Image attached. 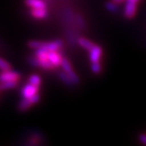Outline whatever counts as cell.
Returning a JSON list of instances; mask_svg holds the SVG:
<instances>
[{"instance_id":"obj_4","label":"cell","mask_w":146,"mask_h":146,"mask_svg":"<svg viewBox=\"0 0 146 146\" xmlns=\"http://www.w3.org/2000/svg\"><path fill=\"white\" fill-rule=\"evenodd\" d=\"M39 87L33 85L31 84H27L23 86V88L21 89V95L23 97V98H29L32 96H33L34 94H37Z\"/></svg>"},{"instance_id":"obj_2","label":"cell","mask_w":146,"mask_h":146,"mask_svg":"<svg viewBox=\"0 0 146 146\" xmlns=\"http://www.w3.org/2000/svg\"><path fill=\"white\" fill-rule=\"evenodd\" d=\"M60 66H62V68L63 69V72L69 76V78L71 79V80L72 81L74 85H76V84H78L80 83V79L77 76V75L72 70V65H71L70 62L68 61L67 58H62Z\"/></svg>"},{"instance_id":"obj_8","label":"cell","mask_w":146,"mask_h":146,"mask_svg":"<svg viewBox=\"0 0 146 146\" xmlns=\"http://www.w3.org/2000/svg\"><path fill=\"white\" fill-rule=\"evenodd\" d=\"M62 58L63 57L61 56V54L58 52L57 50L49 51L48 53V60L52 64L54 68H57L58 66H60Z\"/></svg>"},{"instance_id":"obj_10","label":"cell","mask_w":146,"mask_h":146,"mask_svg":"<svg viewBox=\"0 0 146 146\" xmlns=\"http://www.w3.org/2000/svg\"><path fill=\"white\" fill-rule=\"evenodd\" d=\"M42 140H44V136L42 133H40L39 131H35L33 132L31 134V136H29L28 142L26 143V145H38L40 144V142Z\"/></svg>"},{"instance_id":"obj_1","label":"cell","mask_w":146,"mask_h":146,"mask_svg":"<svg viewBox=\"0 0 146 146\" xmlns=\"http://www.w3.org/2000/svg\"><path fill=\"white\" fill-rule=\"evenodd\" d=\"M41 99V97L38 94H34L29 98H23L19 104L17 106V110L20 112H25L26 110L29 109L33 105H34L36 102H38Z\"/></svg>"},{"instance_id":"obj_20","label":"cell","mask_w":146,"mask_h":146,"mask_svg":"<svg viewBox=\"0 0 146 146\" xmlns=\"http://www.w3.org/2000/svg\"><path fill=\"white\" fill-rule=\"evenodd\" d=\"M43 44V42H40V41H29L28 42V46L31 49H34V50H36V49H39L41 48Z\"/></svg>"},{"instance_id":"obj_5","label":"cell","mask_w":146,"mask_h":146,"mask_svg":"<svg viewBox=\"0 0 146 146\" xmlns=\"http://www.w3.org/2000/svg\"><path fill=\"white\" fill-rule=\"evenodd\" d=\"M63 46V42L60 39H56L54 41L50 42H43L42 46V49H44L47 51H54V50H58L60 48Z\"/></svg>"},{"instance_id":"obj_9","label":"cell","mask_w":146,"mask_h":146,"mask_svg":"<svg viewBox=\"0 0 146 146\" xmlns=\"http://www.w3.org/2000/svg\"><path fill=\"white\" fill-rule=\"evenodd\" d=\"M29 13L33 18L38 19V20L45 19L48 16L46 7V8H31V10L29 11Z\"/></svg>"},{"instance_id":"obj_7","label":"cell","mask_w":146,"mask_h":146,"mask_svg":"<svg viewBox=\"0 0 146 146\" xmlns=\"http://www.w3.org/2000/svg\"><path fill=\"white\" fill-rule=\"evenodd\" d=\"M127 3L125 5V8H124V16L125 18L130 20L132 19L136 12V3L134 2H131V1H126Z\"/></svg>"},{"instance_id":"obj_25","label":"cell","mask_w":146,"mask_h":146,"mask_svg":"<svg viewBox=\"0 0 146 146\" xmlns=\"http://www.w3.org/2000/svg\"><path fill=\"white\" fill-rule=\"evenodd\" d=\"M43 1H44V2H45V1H46V2H49L50 0H43Z\"/></svg>"},{"instance_id":"obj_16","label":"cell","mask_w":146,"mask_h":146,"mask_svg":"<svg viewBox=\"0 0 146 146\" xmlns=\"http://www.w3.org/2000/svg\"><path fill=\"white\" fill-rule=\"evenodd\" d=\"M75 19H76V22L79 28L80 29H82V30H85L86 29V25H85V21H84V18L83 17V16L80 15V13L76 14Z\"/></svg>"},{"instance_id":"obj_11","label":"cell","mask_w":146,"mask_h":146,"mask_svg":"<svg viewBox=\"0 0 146 146\" xmlns=\"http://www.w3.org/2000/svg\"><path fill=\"white\" fill-rule=\"evenodd\" d=\"M25 3L31 8H46V3L43 0H25Z\"/></svg>"},{"instance_id":"obj_13","label":"cell","mask_w":146,"mask_h":146,"mask_svg":"<svg viewBox=\"0 0 146 146\" xmlns=\"http://www.w3.org/2000/svg\"><path fill=\"white\" fill-rule=\"evenodd\" d=\"M18 82H19V80H11V81L0 82V91L14 89L18 85Z\"/></svg>"},{"instance_id":"obj_14","label":"cell","mask_w":146,"mask_h":146,"mask_svg":"<svg viewBox=\"0 0 146 146\" xmlns=\"http://www.w3.org/2000/svg\"><path fill=\"white\" fill-rule=\"evenodd\" d=\"M48 53H49V51H47L44 49H42V48H39V49L36 50L35 55L39 60L46 61V60H48Z\"/></svg>"},{"instance_id":"obj_6","label":"cell","mask_w":146,"mask_h":146,"mask_svg":"<svg viewBox=\"0 0 146 146\" xmlns=\"http://www.w3.org/2000/svg\"><path fill=\"white\" fill-rule=\"evenodd\" d=\"M89 59L92 63H98L100 62V58L102 54V48L98 46L94 45V46L89 50Z\"/></svg>"},{"instance_id":"obj_15","label":"cell","mask_w":146,"mask_h":146,"mask_svg":"<svg viewBox=\"0 0 146 146\" xmlns=\"http://www.w3.org/2000/svg\"><path fill=\"white\" fill-rule=\"evenodd\" d=\"M58 78L60 79L66 85H68L69 87L74 86L72 81L71 80V79L69 78V76L64 72H59L58 73Z\"/></svg>"},{"instance_id":"obj_21","label":"cell","mask_w":146,"mask_h":146,"mask_svg":"<svg viewBox=\"0 0 146 146\" xmlns=\"http://www.w3.org/2000/svg\"><path fill=\"white\" fill-rule=\"evenodd\" d=\"M91 70L95 74H99V73H101L102 68V65H101L100 62H98V63H92Z\"/></svg>"},{"instance_id":"obj_24","label":"cell","mask_w":146,"mask_h":146,"mask_svg":"<svg viewBox=\"0 0 146 146\" xmlns=\"http://www.w3.org/2000/svg\"><path fill=\"white\" fill-rule=\"evenodd\" d=\"M126 1H131V2H134V3H137L140 0H126Z\"/></svg>"},{"instance_id":"obj_17","label":"cell","mask_w":146,"mask_h":146,"mask_svg":"<svg viewBox=\"0 0 146 146\" xmlns=\"http://www.w3.org/2000/svg\"><path fill=\"white\" fill-rule=\"evenodd\" d=\"M105 7L107 11L111 13H117L119 11V7L117 4L114 3L112 1H107L105 3Z\"/></svg>"},{"instance_id":"obj_22","label":"cell","mask_w":146,"mask_h":146,"mask_svg":"<svg viewBox=\"0 0 146 146\" xmlns=\"http://www.w3.org/2000/svg\"><path fill=\"white\" fill-rule=\"evenodd\" d=\"M11 68V66L10 64L4 59H3L2 58H0V69L2 71H7V70H10Z\"/></svg>"},{"instance_id":"obj_18","label":"cell","mask_w":146,"mask_h":146,"mask_svg":"<svg viewBox=\"0 0 146 146\" xmlns=\"http://www.w3.org/2000/svg\"><path fill=\"white\" fill-rule=\"evenodd\" d=\"M29 84H31L33 85L39 87L41 84V82H42V80H41V77L39 76H37L36 74H33V75H31L29 76Z\"/></svg>"},{"instance_id":"obj_23","label":"cell","mask_w":146,"mask_h":146,"mask_svg":"<svg viewBox=\"0 0 146 146\" xmlns=\"http://www.w3.org/2000/svg\"><path fill=\"white\" fill-rule=\"evenodd\" d=\"M110 1H112V2H113L114 3H115V4H120V3L125 2L126 0H110Z\"/></svg>"},{"instance_id":"obj_12","label":"cell","mask_w":146,"mask_h":146,"mask_svg":"<svg viewBox=\"0 0 146 146\" xmlns=\"http://www.w3.org/2000/svg\"><path fill=\"white\" fill-rule=\"evenodd\" d=\"M77 43L80 46L84 48L87 50H91L94 46V45H95L94 42L89 41V39H87V38H84V37H79L78 39H77Z\"/></svg>"},{"instance_id":"obj_19","label":"cell","mask_w":146,"mask_h":146,"mask_svg":"<svg viewBox=\"0 0 146 146\" xmlns=\"http://www.w3.org/2000/svg\"><path fill=\"white\" fill-rule=\"evenodd\" d=\"M27 62L28 63H29L31 66L33 67H35V68H40V65H39V59L35 56H29L27 58Z\"/></svg>"},{"instance_id":"obj_3","label":"cell","mask_w":146,"mask_h":146,"mask_svg":"<svg viewBox=\"0 0 146 146\" xmlns=\"http://www.w3.org/2000/svg\"><path fill=\"white\" fill-rule=\"evenodd\" d=\"M21 78V74L15 71L7 70L3 71L0 73V82L11 81V80H19Z\"/></svg>"}]
</instances>
